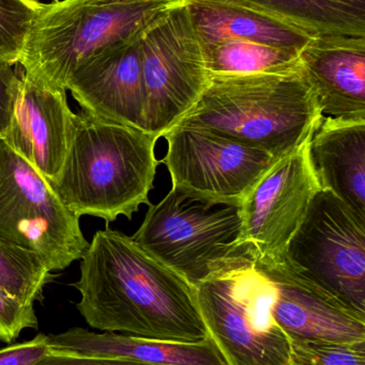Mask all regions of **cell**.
Wrapping results in <instances>:
<instances>
[{
	"mask_svg": "<svg viewBox=\"0 0 365 365\" xmlns=\"http://www.w3.org/2000/svg\"><path fill=\"white\" fill-rule=\"evenodd\" d=\"M73 287L89 327L135 338L199 343L209 338L196 287L117 230H99Z\"/></svg>",
	"mask_w": 365,
	"mask_h": 365,
	"instance_id": "obj_1",
	"label": "cell"
},
{
	"mask_svg": "<svg viewBox=\"0 0 365 365\" xmlns=\"http://www.w3.org/2000/svg\"><path fill=\"white\" fill-rule=\"evenodd\" d=\"M158 140L146 130L74 113L64 166L49 186L79 217L107 225L119 216L131 220L143 204L151 205Z\"/></svg>",
	"mask_w": 365,
	"mask_h": 365,
	"instance_id": "obj_2",
	"label": "cell"
},
{
	"mask_svg": "<svg viewBox=\"0 0 365 365\" xmlns=\"http://www.w3.org/2000/svg\"><path fill=\"white\" fill-rule=\"evenodd\" d=\"M316 94L300 61L251 74H210L190 122L276 158L306 141L321 118Z\"/></svg>",
	"mask_w": 365,
	"mask_h": 365,
	"instance_id": "obj_3",
	"label": "cell"
},
{
	"mask_svg": "<svg viewBox=\"0 0 365 365\" xmlns=\"http://www.w3.org/2000/svg\"><path fill=\"white\" fill-rule=\"evenodd\" d=\"M182 0H55L42 4L19 63L34 83L66 90L77 66L102 49L144 34Z\"/></svg>",
	"mask_w": 365,
	"mask_h": 365,
	"instance_id": "obj_4",
	"label": "cell"
},
{
	"mask_svg": "<svg viewBox=\"0 0 365 365\" xmlns=\"http://www.w3.org/2000/svg\"><path fill=\"white\" fill-rule=\"evenodd\" d=\"M195 287L208 336L229 365H293L291 339L272 315L274 284L248 257Z\"/></svg>",
	"mask_w": 365,
	"mask_h": 365,
	"instance_id": "obj_5",
	"label": "cell"
},
{
	"mask_svg": "<svg viewBox=\"0 0 365 365\" xmlns=\"http://www.w3.org/2000/svg\"><path fill=\"white\" fill-rule=\"evenodd\" d=\"M239 207L210 205L171 188L151 204L131 236L141 249L196 287L244 257Z\"/></svg>",
	"mask_w": 365,
	"mask_h": 365,
	"instance_id": "obj_6",
	"label": "cell"
},
{
	"mask_svg": "<svg viewBox=\"0 0 365 365\" xmlns=\"http://www.w3.org/2000/svg\"><path fill=\"white\" fill-rule=\"evenodd\" d=\"M79 218L0 139V240L34 253L49 272H59L81 259L89 245Z\"/></svg>",
	"mask_w": 365,
	"mask_h": 365,
	"instance_id": "obj_7",
	"label": "cell"
},
{
	"mask_svg": "<svg viewBox=\"0 0 365 365\" xmlns=\"http://www.w3.org/2000/svg\"><path fill=\"white\" fill-rule=\"evenodd\" d=\"M146 130L163 136L209 83L205 48L186 0L165 11L141 41Z\"/></svg>",
	"mask_w": 365,
	"mask_h": 365,
	"instance_id": "obj_8",
	"label": "cell"
},
{
	"mask_svg": "<svg viewBox=\"0 0 365 365\" xmlns=\"http://www.w3.org/2000/svg\"><path fill=\"white\" fill-rule=\"evenodd\" d=\"M287 264L365 314V219L329 190H319L289 242Z\"/></svg>",
	"mask_w": 365,
	"mask_h": 365,
	"instance_id": "obj_9",
	"label": "cell"
},
{
	"mask_svg": "<svg viewBox=\"0 0 365 365\" xmlns=\"http://www.w3.org/2000/svg\"><path fill=\"white\" fill-rule=\"evenodd\" d=\"M162 137L171 188L210 205L240 207L259 180L281 160L222 136L209 128L179 121Z\"/></svg>",
	"mask_w": 365,
	"mask_h": 365,
	"instance_id": "obj_10",
	"label": "cell"
},
{
	"mask_svg": "<svg viewBox=\"0 0 365 365\" xmlns=\"http://www.w3.org/2000/svg\"><path fill=\"white\" fill-rule=\"evenodd\" d=\"M309 137L281 158L240 205L237 247L253 263L274 265L285 262L289 242L313 197L321 190L309 156Z\"/></svg>",
	"mask_w": 365,
	"mask_h": 365,
	"instance_id": "obj_11",
	"label": "cell"
},
{
	"mask_svg": "<svg viewBox=\"0 0 365 365\" xmlns=\"http://www.w3.org/2000/svg\"><path fill=\"white\" fill-rule=\"evenodd\" d=\"M144 34L106 47L77 66L66 90L81 111L96 119L146 130L141 48Z\"/></svg>",
	"mask_w": 365,
	"mask_h": 365,
	"instance_id": "obj_12",
	"label": "cell"
},
{
	"mask_svg": "<svg viewBox=\"0 0 365 365\" xmlns=\"http://www.w3.org/2000/svg\"><path fill=\"white\" fill-rule=\"evenodd\" d=\"M255 265L274 284L272 315L291 340L365 343V314L298 274L286 262Z\"/></svg>",
	"mask_w": 365,
	"mask_h": 365,
	"instance_id": "obj_13",
	"label": "cell"
},
{
	"mask_svg": "<svg viewBox=\"0 0 365 365\" xmlns=\"http://www.w3.org/2000/svg\"><path fill=\"white\" fill-rule=\"evenodd\" d=\"M73 115L66 90L39 85L21 73L4 140L47 182L56 181L68 151Z\"/></svg>",
	"mask_w": 365,
	"mask_h": 365,
	"instance_id": "obj_14",
	"label": "cell"
},
{
	"mask_svg": "<svg viewBox=\"0 0 365 365\" xmlns=\"http://www.w3.org/2000/svg\"><path fill=\"white\" fill-rule=\"evenodd\" d=\"M301 60L323 117L365 120V36H317Z\"/></svg>",
	"mask_w": 365,
	"mask_h": 365,
	"instance_id": "obj_15",
	"label": "cell"
},
{
	"mask_svg": "<svg viewBox=\"0 0 365 365\" xmlns=\"http://www.w3.org/2000/svg\"><path fill=\"white\" fill-rule=\"evenodd\" d=\"M321 190H329L365 219V120L321 117L308 140Z\"/></svg>",
	"mask_w": 365,
	"mask_h": 365,
	"instance_id": "obj_16",
	"label": "cell"
},
{
	"mask_svg": "<svg viewBox=\"0 0 365 365\" xmlns=\"http://www.w3.org/2000/svg\"><path fill=\"white\" fill-rule=\"evenodd\" d=\"M55 355L113 358L156 365H229L211 338L174 343L74 327L47 336Z\"/></svg>",
	"mask_w": 365,
	"mask_h": 365,
	"instance_id": "obj_17",
	"label": "cell"
},
{
	"mask_svg": "<svg viewBox=\"0 0 365 365\" xmlns=\"http://www.w3.org/2000/svg\"><path fill=\"white\" fill-rule=\"evenodd\" d=\"M253 13L317 38L365 36V0H199Z\"/></svg>",
	"mask_w": 365,
	"mask_h": 365,
	"instance_id": "obj_18",
	"label": "cell"
},
{
	"mask_svg": "<svg viewBox=\"0 0 365 365\" xmlns=\"http://www.w3.org/2000/svg\"><path fill=\"white\" fill-rule=\"evenodd\" d=\"M204 48L226 38H244L287 48H302L313 36L253 13L220 4L186 0Z\"/></svg>",
	"mask_w": 365,
	"mask_h": 365,
	"instance_id": "obj_19",
	"label": "cell"
},
{
	"mask_svg": "<svg viewBox=\"0 0 365 365\" xmlns=\"http://www.w3.org/2000/svg\"><path fill=\"white\" fill-rule=\"evenodd\" d=\"M302 48L226 38L206 47L205 53L209 74H251L293 66L300 61Z\"/></svg>",
	"mask_w": 365,
	"mask_h": 365,
	"instance_id": "obj_20",
	"label": "cell"
},
{
	"mask_svg": "<svg viewBox=\"0 0 365 365\" xmlns=\"http://www.w3.org/2000/svg\"><path fill=\"white\" fill-rule=\"evenodd\" d=\"M51 272L34 253L0 240V289L26 304L43 299Z\"/></svg>",
	"mask_w": 365,
	"mask_h": 365,
	"instance_id": "obj_21",
	"label": "cell"
},
{
	"mask_svg": "<svg viewBox=\"0 0 365 365\" xmlns=\"http://www.w3.org/2000/svg\"><path fill=\"white\" fill-rule=\"evenodd\" d=\"M41 6L38 0H0V63H19L28 31Z\"/></svg>",
	"mask_w": 365,
	"mask_h": 365,
	"instance_id": "obj_22",
	"label": "cell"
},
{
	"mask_svg": "<svg viewBox=\"0 0 365 365\" xmlns=\"http://www.w3.org/2000/svg\"><path fill=\"white\" fill-rule=\"evenodd\" d=\"M293 365H365V343L338 344L291 340Z\"/></svg>",
	"mask_w": 365,
	"mask_h": 365,
	"instance_id": "obj_23",
	"label": "cell"
},
{
	"mask_svg": "<svg viewBox=\"0 0 365 365\" xmlns=\"http://www.w3.org/2000/svg\"><path fill=\"white\" fill-rule=\"evenodd\" d=\"M34 304H26L0 289V341L11 342L25 329L38 328Z\"/></svg>",
	"mask_w": 365,
	"mask_h": 365,
	"instance_id": "obj_24",
	"label": "cell"
},
{
	"mask_svg": "<svg viewBox=\"0 0 365 365\" xmlns=\"http://www.w3.org/2000/svg\"><path fill=\"white\" fill-rule=\"evenodd\" d=\"M53 354L47 336L36 338L0 349V365H36Z\"/></svg>",
	"mask_w": 365,
	"mask_h": 365,
	"instance_id": "obj_25",
	"label": "cell"
},
{
	"mask_svg": "<svg viewBox=\"0 0 365 365\" xmlns=\"http://www.w3.org/2000/svg\"><path fill=\"white\" fill-rule=\"evenodd\" d=\"M19 81L21 77L12 66L0 63V139L4 138L10 125Z\"/></svg>",
	"mask_w": 365,
	"mask_h": 365,
	"instance_id": "obj_26",
	"label": "cell"
},
{
	"mask_svg": "<svg viewBox=\"0 0 365 365\" xmlns=\"http://www.w3.org/2000/svg\"><path fill=\"white\" fill-rule=\"evenodd\" d=\"M36 365H156L113 358L76 357L51 354Z\"/></svg>",
	"mask_w": 365,
	"mask_h": 365,
	"instance_id": "obj_27",
	"label": "cell"
}]
</instances>
